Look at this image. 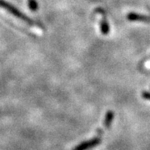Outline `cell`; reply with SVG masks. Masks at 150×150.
Here are the masks:
<instances>
[{
    "label": "cell",
    "mask_w": 150,
    "mask_h": 150,
    "mask_svg": "<svg viewBox=\"0 0 150 150\" xmlns=\"http://www.w3.org/2000/svg\"><path fill=\"white\" fill-rule=\"evenodd\" d=\"M0 8H4L8 13H10L12 15H13V16L16 17L18 18H20L21 20L25 22V23H27L28 24H30V25H34L35 24L34 22L30 18H28L26 15H24L21 11H19L14 6H13L9 3L6 2L4 0H0Z\"/></svg>",
    "instance_id": "obj_1"
},
{
    "label": "cell",
    "mask_w": 150,
    "mask_h": 150,
    "mask_svg": "<svg viewBox=\"0 0 150 150\" xmlns=\"http://www.w3.org/2000/svg\"><path fill=\"white\" fill-rule=\"evenodd\" d=\"M96 13H98L99 14L102 15V19H101V23H100V28H101V32L103 35H108V33H109V24L108 23L107 17H106V13H105V11L103 10V8H97Z\"/></svg>",
    "instance_id": "obj_2"
},
{
    "label": "cell",
    "mask_w": 150,
    "mask_h": 150,
    "mask_svg": "<svg viewBox=\"0 0 150 150\" xmlns=\"http://www.w3.org/2000/svg\"><path fill=\"white\" fill-rule=\"evenodd\" d=\"M127 18L131 22H144V23H150V16L139 14L136 13H129L127 15Z\"/></svg>",
    "instance_id": "obj_3"
},
{
    "label": "cell",
    "mask_w": 150,
    "mask_h": 150,
    "mask_svg": "<svg viewBox=\"0 0 150 150\" xmlns=\"http://www.w3.org/2000/svg\"><path fill=\"white\" fill-rule=\"evenodd\" d=\"M100 140H101L100 139H93L90 142L84 143V144H83L80 146H79L78 149L76 150H85L87 149H89V148H91L93 146H95V145L98 144L100 143Z\"/></svg>",
    "instance_id": "obj_4"
},
{
    "label": "cell",
    "mask_w": 150,
    "mask_h": 150,
    "mask_svg": "<svg viewBox=\"0 0 150 150\" xmlns=\"http://www.w3.org/2000/svg\"><path fill=\"white\" fill-rule=\"evenodd\" d=\"M113 117H114L113 112H111V111L107 112V114L105 116V120H104V125L106 128H109L110 124L112 123V120L113 119Z\"/></svg>",
    "instance_id": "obj_5"
},
{
    "label": "cell",
    "mask_w": 150,
    "mask_h": 150,
    "mask_svg": "<svg viewBox=\"0 0 150 150\" xmlns=\"http://www.w3.org/2000/svg\"><path fill=\"white\" fill-rule=\"evenodd\" d=\"M28 7L32 11H36L38 8V3L36 2V0H28Z\"/></svg>",
    "instance_id": "obj_6"
},
{
    "label": "cell",
    "mask_w": 150,
    "mask_h": 150,
    "mask_svg": "<svg viewBox=\"0 0 150 150\" xmlns=\"http://www.w3.org/2000/svg\"><path fill=\"white\" fill-rule=\"evenodd\" d=\"M142 97H143L144 98H145V99H149V100H150V93L149 92H143Z\"/></svg>",
    "instance_id": "obj_7"
}]
</instances>
